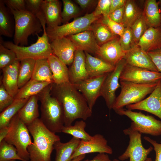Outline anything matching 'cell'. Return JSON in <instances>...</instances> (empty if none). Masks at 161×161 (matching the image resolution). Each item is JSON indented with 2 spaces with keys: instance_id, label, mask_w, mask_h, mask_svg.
Masks as SVG:
<instances>
[{
  "instance_id": "cell-13",
  "label": "cell",
  "mask_w": 161,
  "mask_h": 161,
  "mask_svg": "<svg viewBox=\"0 0 161 161\" xmlns=\"http://www.w3.org/2000/svg\"><path fill=\"white\" fill-rule=\"evenodd\" d=\"M108 73L88 78L73 84L83 95L90 109L92 108L100 96L102 87Z\"/></svg>"
},
{
  "instance_id": "cell-12",
  "label": "cell",
  "mask_w": 161,
  "mask_h": 161,
  "mask_svg": "<svg viewBox=\"0 0 161 161\" xmlns=\"http://www.w3.org/2000/svg\"><path fill=\"white\" fill-rule=\"evenodd\" d=\"M161 79V73L126 64L121 72L120 81L137 84L157 82Z\"/></svg>"
},
{
  "instance_id": "cell-56",
  "label": "cell",
  "mask_w": 161,
  "mask_h": 161,
  "mask_svg": "<svg viewBox=\"0 0 161 161\" xmlns=\"http://www.w3.org/2000/svg\"><path fill=\"white\" fill-rule=\"evenodd\" d=\"M145 161H154L150 158H147Z\"/></svg>"
},
{
  "instance_id": "cell-27",
  "label": "cell",
  "mask_w": 161,
  "mask_h": 161,
  "mask_svg": "<svg viewBox=\"0 0 161 161\" xmlns=\"http://www.w3.org/2000/svg\"><path fill=\"white\" fill-rule=\"evenodd\" d=\"M81 140L73 137L69 141L63 143L56 142L54 145L56 151L55 161H72V156Z\"/></svg>"
},
{
  "instance_id": "cell-8",
  "label": "cell",
  "mask_w": 161,
  "mask_h": 161,
  "mask_svg": "<svg viewBox=\"0 0 161 161\" xmlns=\"http://www.w3.org/2000/svg\"><path fill=\"white\" fill-rule=\"evenodd\" d=\"M100 17L95 15L93 12L83 16L75 18L72 22L53 28L46 27L49 41L67 37L90 30L91 25Z\"/></svg>"
},
{
  "instance_id": "cell-3",
  "label": "cell",
  "mask_w": 161,
  "mask_h": 161,
  "mask_svg": "<svg viewBox=\"0 0 161 161\" xmlns=\"http://www.w3.org/2000/svg\"><path fill=\"white\" fill-rule=\"evenodd\" d=\"M51 84L38 95L41 103L40 119L46 127L55 133L61 132L64 125V112L61 104L50 93Z\"/></svg>"
},
{
  "instance_id": "cell-46",
  "label": "cell",
  "mask_w": 161,
  "mask_h": 161,
  "mask_svg": "<svg viewBox=\"0 0 161 161\" xmlns=\"http://www.w3.org/2000/svg\"><path fill=\"white\" fill-rule=\"evenodd\" d=\"M3 1L10 10L18 11L26 10L25 0H3Z\"/></svg>"
},
{
  "instance_id": "cell-49",
  "label": "cell",
  "mask_w": 161,
  "mask_h": 161,
  "mask_svg": "<svg viewBox=\"0 0 161 161\" xmlns=\"http://www.w3.org/2000/svg\"><path fill=\"white\" fill-rule=\"evenodd\" d=\"M124 6L110 12L108 16L114 21L119 24H122L124 11Z\"/></svg>"
},
{
  "instance_id": "cell-44",
  "label": "cell",
  "mask_w": 161,
  "mask_h": 161,
  "mask_svg": "<svg viewBox=\"0 0 161 161\" xmlns=\"http://www.w3.org/2000/svg\"><path fill=\"white\" fill-rule=\"evenodd\" d=\"M14 99L8 93L2 83L0 86V111L2 112L10 105Z\"/></svg>"
},
{
  "instance_id": "cell-57",
  "label": "cell",
  "mask_w": 161,
  "mask_h": 161,
  "mask_svg": "<svg viewBox=\"0 0 161 161\" xmlns=\"http://www.w3.org/2000/svg\"><path fill=\"white\" fill-rule=\"evenodd\" d=\"M112 161H120V160H119V159H114L112 160ZM123 161H128L127 160H125Z\"/></svg>"
},
{
  "instance_id": "cell-52",
  "label": "cell",
  "mask_w": 161,
  "mask_h": 161,
  "mask_svg": "<svg viewBox=\"0 0 161 161\" xmlns=\"http://www.w3.org/2000/svg\"><path fill=\"white\" fill-rule=\"evenodd\" d=\"M79 161H112V160H110L107 154L102 153L98 154L91 160L87 159Z\"/></svg>"
},
{
  "instance_id": "cell-23",
  "label": "cell",
  "mask_w": 161,
  "mask_h": 161,
  "mask_svg": "<svg viewBox=\"0 0 161 161\" xmlns=\"http://www.w3.org/2000/svg\"><path fill=\"white\" fill-rule=\"evenodd\" d=\"M47 27L59 26L62 22L61 3L58 0H43L42 4Z\"/></svg>"
},
{
  "instance_id": "cell-24",
  "label": "cell",
  "mask_w": 161,
  "mask_h": 161,
  "mask_svg": "<svg viewBox=\"0 0 161 161\" xmlns=\"http://www.w3.org/2000/svg\"><path fill=\"white\" fill-rule=\"evenodd\" d=\"M137 45L147 52L161 47V27H148Z\"/></svg>"
},
{
  "instance_id": "cell-30",
  "label": "cell",
  "mask_w": 161,
  "mask_h": 161,
  "mask_svg": "<svg viewBox=\"0 0 161 161\" xmlns=\"http://www.w3.org/2000/svg\"><path fill=\"white\" fill-rule=\"evenodd\" d=\"M31 80L54 83L52 73L47 58L35 60Z\"/></svg>"
},
{
  "instance_id": "cell-1",
  "label": "cell",
  "mask_w": 161,
  "mask_h": 161,
  "mask_svg": "<svg viewBox=\"0 0 161 161\" xmlns=\"http://www.w3.org/2000/svg\"><path fill=\"white\" fill-rule=\"evenodd\" d=\"M50 93L61 104L64 112L65 126L78 119L86 120L92 114L85 98L70 82L51 84Z\"/></svg>"
},
{
  "instance_id": "cell-32",
  "label": "cell",
  "mask_w": 161,
  "mask_h": 161,
  "mask_svg": "<svg viewBox=\"0 0 161 161\" xmlns=\"http://www.w3.org/2000/svg\"><path fill=\"white\" fill-rule=\"evenodd\" d=\"M51 84L47 82H39L31 79L19 89L14 99H25L38 95L44 88Z\"/></svg>"
},
{
  "instance_id": "cell-37",
  "label": "cell",
  "mask_w": 161,
  "mask_h": 161,
  "mask_svg": "<svg viewBox=\"0 0 161 161\" xmlns=\"http://www.w3.org/2000/svg\"><path fill=\"white\" fill-rule=\"evenodd\" d=\"M43 0H25L26 10L35 16L40 21L43 30H46V20L43 10Z\"/></svg>"
},
{
  "instance_id": "cell-41",
  "label": "cell",
  "mask_w": 161,
  "mask_h": 161,
  "mask_svg": "<svg viewBox=\"0 0 161 161\" xmlns=\"http://www.w3.org/2000/svg\"><path fill=\"white\" fill-rule=\"evenodd\" d=\"M17 60L16 55L13 50L0 43V68L2 69Z\"/></svg>"
},
{
  "instance_id": "cell-16",
  "label": "cell",
  "mask_w": 161,
  "mask_h": 161,
  "mask_svg": "<svg viewBox=\"0 0 161 161\" xmlns=\"http://www.w3.org/2000/svg\"><path fill=\"white\" fill-rule=\"evenodd\" d=\"M126 52L121 47L120 37H117L100 46L96 55L97 57L115 66L123 59Z\"/></svg>"
},
{
  "instance_id": "cell-18",
  "label": "cell",
  "mask_w": 161,
  "mask_h": 161,
  "mask_svg": "<svg viewBox=\"0 0 161 161\" xmlns=\"http://www.w3.org/2000/svg\"><path fill=\"white\" fill-rule=\"evenodd\" d=\"M123 58L129 65L159 72L148 53L137 45L126 52Z\"/></svg>"
},
{
  "instance_id": "cell-42",
  "label": "cell",
  "mask_w": 161,
  "mask_h": 161,
  "mask_svg": "<svg viewBox=\"0 0 161 161\" xmlns=\"http://www.w3.org/2000/svg\"><path fill=\"white\" fill-rule=\"evenodd\" d=\"M120 43L122 48L126 52L137 45L134 41L131 27L125 28L122 35L120 37Z\"/></svg>"
},
{
  "instance_id": "cell-5",
  "label": "cell",
  "mask_w": 161,
  "mask_h": 161,
  "mask_svg": "<svg viewBox=\"0 0 161 161\" xmlns=\"http://www.w3.org/2000/svg\"><path fill=\"white\" fill-rule=\"evenodd\" d=\"M43 31L42 36L37 35L36 41L30 46H21L11 41H4L1 39L0 42L5 47L14 52L17 59L20 61L26 59L36 60L47 58L53 54L46 30Z\"/></svg>"
},
{
  "instance_id": "cell-58",
  "label": "cell",
  "mask_w": 161,
  "mask_h": 161,
  "mask_svg": "<svg viewBox=\"0 0 161 161\" xmlns=\"http://www.w3.org/2000/svg\"><path fill=\"white\" fill-rule=\"evenodd\" d=\"M10 161H16V160H11Z\"/></svg>"
},
{
  "instance_id": "cell-47",
  "label": "cell",
  "mask_w": 161,
  "mask_h": 161,
  "mask_svg": "<svg viewBox=\"0 0 161 161\" xmlns=\"http://www.w3.org/2000/svg\"><path fill=\"white\" fill-rule=\"evenodd\" d=\"M147 53L159 72L161 73V47Z\"/></svg>"
},
{
  "instance_id": "cell-26",
  "label": "cell",
  "mask_w": 161,
  "mask_h": 161,
  "mask_svg": "<svg viewBox=\"0 0 161 161\" xmlns=\"http://www.w3.org/2000/svg\"><path fill=\"white\" fill-rule=\"evenodd\" d=\"M47 59L52 73L54 83L59 84L69 82V69L66 65L54 54Z\"/></svg>"
},
{
  "instance_id": "cell-6",
  "label": "cell",
  "mask_w": 161,
  "mask_h": 161,
  "mask_svg": "<svg viewBox=\"0 0 161 161\" xmlns=\"http://www.w3.org/2000/svg\"><path fill=\"white\" fill-rule=\"evenodd\" d=\"M8 126V132L4 140L16 148L22 161H29L27 148L32 142L27 126L19 118L18 113L12 119Z\"/></svg>"
},
{
  "instance_id": "cell-35",
  "label": "cell",
  "mask_w": 161,
  "mask_h": 161,
  "mask_svg": "<svg viewBox=\"0 0 161 161\" xmlns=\"http://www.w3.org/2000/svg\"><path fill=\"white\" fill-rule=\"evenodd\" d=\"M35 62V60L32 59H24L20 61L18 77L19 89L31 80Z\"/></svg>"
},
{
  "instance_id": "cell-54",
  "label": "cell",
  "mask_w": 161,
  "mask_h": 161,
  "mask_svg": "<svg viewBox=\"0 0 161 161\" xmlns=\"http://www.w3.org/2000/svg\"><path fill=\"white\" fill-rule=\"evenodd\" d=\"M86 156V154H83L78 156L72 160V161H79L83 160Z\"/></svg>"
},
{
  "instance_id": "cell-2",
  "label": "cell",
  "mask_w": 161,
  "mask_h": 161,
  "mask_svg": "<svg viewBox=\"0 0 161 161\" xmlns=\"http://www.w3.org/2000/svg\"><path fill=\"white\" fill-rule=\"evenodd\" d=\"M33 139L32 143L27 148L30 161H51L54 145L60 140V137L48 129L38 118L27 125Z\"/></svg>"
},
{
  "instance_id": "cell-50",
  "label": "cell",
  "mask_w": 161,
  "mask_h": 161,
  "mask_svg": "<svg viewBox=\"0 0 161 161\" xmlns=\"http://www.w3.org/2000/svg\"><path fill=\"white\" fill-rule=\"evenodd\" d=\"M74 1L83 10L90 7L97 2L96 0H75Z\"/></svg>"
},
{
  "instance_id": "cell-29",
  "label": "cell",
  "mask_w": 161,
  "mask_h": 161,
  "mask_svg": "<svg viewBox=\"0 0 161 161\" xmlns=\"http://www.w3.org/2000/svg\"><path fill=\"white\" fill-rule=\"evenodd\" d=\"M143 14L148 28L160 27L161 16L158 3L156 0L145 1Z\"/></svg>"
},
{
  "instance_id": "cell-21",
  "label": "cell",
  "mask_w": 161,
  "mask_h": 161,
  "mask_svg": "<svg viewBox=\"0 0 161 161\" xmlns=\"http://www.w3.org/2000/svg\"><path fill=\"white\" fill-rule=\"evenodd\" d=\"M20 61L17 60L11 64L3 68L1 83L6 90L14 98L19 89L18 77Z\"/></svg>"
},
{
  "instance_id": "cell-25",
  "label": "cell",
  "mask_w": 161,
  "mask_h": 161,
  "mask_svg": "<svg viewBox=\"0 0 161 161\" xmlns=\"http://www.w3.org/2000/svg\"><path fill=\"white\" fill-rule=\"evenodd\" d=\"M15 29L14 16L3 0H0V35L11 38L13 36Z\"/></svg>"
},
{
  "instance_id": "cell-10",
  "label": "cell",
  "mask_w": 161,
  "mask_h": 161,
  "mask_svg": "<svg viewBox=\"0 0 161 161\" xmlns=\"http://www.w3.org/2000/svg\"><path fill=\"white\" fill-rule=\"evenodd\" d=\"M129 138V144L124 152L118 157L121 161L129 159V161H145L154 148L151 146L145 148L141 141V133L131 127L123 130Z\"/></svg>"
},
{
  "instance_id": "cell-55",
  "label": "cell",
  "mask_w": 161,
  "mask_h": 161,
  "mask_svg": "<svg viewBox=\"0 0 161 161\" xmlns=\"http://www.w3.org/2000/svg\"><path fill=\"white\" fill-rule=\"evenodd\" d=\"M158 3L159 11H160V16H161V23H160V27H161V0H159L158 1Z\"/></svg>"
},
{
  "instance_id": "cell-7",
  "label": "cell",
  "mask_w": 161,
  "mask_h": 161,
  "mask_svg": "<svg viewBox=\"0 0 161 161\" xmlns=\"http://www.w3.org/2000/svg\"><path fill=\"white\" fill-rule=\"evenodd\" d=\"M157 82L137 84L126 81H120L121 91L116 98L112 109L115 111L123 108L125 106L142 100L147 95L153 92Z\"/></svg>"
},
{
  "instance_id": "cell-15",
  "label": "cell",
  "mask_w": 161,
  "mask_h": 161,
  "mask_svg": "<svg viewBox=\"0 0 161 161\" xmlns=\"http://www.w3.org/2000/svg\"><path fill=\"white\" fill-rule=\"evenodd\" d=\"M126 107L129 110L136 109L149 112L161 120V79L158 82L155 89L147 98Z\"/></svg>"
},
{
  "instance_id": "cell-9",
  "label": "cell",
  "mask_w": 161,
  "mask_h": 161,
  "mask_svg": "<svg viewBox=\"0 0 161 161\" xmlns=\"http://www.w3.org/2000/svg\"><path fill=\"white\" fill-rule=\"evenodd\" d=\"M115 112L119 115L126 116L130 119L132 121L130 127L141 133L154 136L161 135V121L152 116L123 108Z\"/></svg>"
},
{
  "instance_id": "cell-17",
  "label": "cell",
  "mask_w": 161,
  "mask_h": 161,
  "mask_svg": "<svg viewBox=\"0 0 161 161\" xmlns=\"http://www.w3.org/2000/svg\"><path fill=\"white\" fill-rule=\"evenodd\" d=\"M50 44L54 55L66 65L72 64L77 49L68 37L55 39L52 41Z\"/></svg>"
},
{
  "instance_id": "cell-48",
  "label": "cell",
  "mask_w": 161,
  "mask_h": 161,
  "mask_svg": "<svg viewBox=\"0 0 161 161\" xmlns=\"http://www.w3.org/2000/svg\"><path fill=\"white\" fill-rule=\"evenodd\" d=\"M143 139L153 146L156 155L155 161H161V143H157L148 137L145 136Z\"/></svg>"
},
{
  "instance_id": "cell-45",
  "label": "cell",
  "mask_w": 161,
  "mask_h": 161,
  "mask_svg": "<svg viewBox=\"0 0 161 161\" xmlns=\"http://www.w3.org/2000/svg\"><path fill=\"white\" fill-rule=\"evenodd\" d=\"M111 0H99L97 1V7L93 12L95 16H109L110 13Z\"/></svg>"
},
{
  "instance_id": "cell-53",
  "label": "cell",
  "mask_w": 161,
  "mask_h": 161,
  "mask_svg": "<svg viewBox=\"0 0 161 161\" xmlns=\"http://www.w3.org/2000/svg\"><path fill=\"white\" fill-rule=\"evenodd\" d=\"M9 129L8 126L0 128V143L4 140L7 136Z\"/></svg>"
},
{
  "instance_id": "cell-40",
  "label": "cell",
  "mask_w": 161,
  "mask_h": 161,
  "mask_svg": "<svg viewBox=\"0 0 161 161\" xmlns=\"http://www.w3.org/2000/svg\"><path fill=\"white\" fill-rule=\"evenodd\" d=\"M131 27L134 41L137 45L140 39L148 28L143 14Z\"/></svg>"
},
{
  "instance_id": "cell-36",
  "label": "cell",
  "mask_w": 161,
  "mask_h": 161,
  "mask_svg": "<svg viewBox=\"0 0 161 161\" xmlns=\"http://www.w3.org/2000/svg\"><path fill=\"white\" fill-rule=\"evenodd\" d=\"M86 123L83 120L76 121L73 125L64 126L61 132L72 135L73 137L83 141L90 140L92 136L87 133L85 129Z\"/></svg>"
},
{
  "instance_id": "cell-39",
  "label": "cell",
  "mask_w": 161,
  "mask_h": 161,
  "mask_svg": "<svg viewBox=\"0 0 161 161\" xmlns=\"http://www.w3.org/2000/svg\"><path fill=\"white\" fill-rule=\"evenodd\" d=\"M63 10L61 12L62 22L64 24L68 23L73 18H76L80 13L78 7L70 0H63Z\"/></svg>"
},
{
  "instance_id": "cell-4",
  "label": "cell",
  "mask_w": 161,
  "mask_h": 161,
  "mask_svg": "<svg viewBox=\"0 0 161 161\" xmlns=\"http://www.w3.org/2000/svg\"><path fill=\"white\" fill-rule=\"evenodd\" d=\"M14 17L15 29L14 43L24 46L28 44V38L31 35H38L43 30L40 21L27 10L18 11L10 10Z\"/></svg>"
},
{
  "instance_id": "cell-33",
  "label": "cell",
  "mask_w": 161,
  "mask_h": 161,
  "mask_svg": "<svg viewBox=\"0 0 161 161\" xmlns=\"http://www.w3.org/2000/svg\"><path fill=\"white\" fill-rule=\"evenodd\" d=\"M29 98L14 99L10 105L1 112L0 128L9 125L13 117L25 104Z\"/></svg>"
},
{
  "instance_id": "cell-43",
  "label": "cell",
  "mask_w": 161,
  "mask_h": 161,
  "mask_svg": "<svg viewBox=\"0 0 161 161\" xmlns=\"http://www.w3.org/2000/svg\"><path fill=\"white\" fill-rule=\"evenodd\" d=\"M100 20L114 34L120 37L122 36L125 28L123 24L114 21L107 16H102Z\"/></svg>"
},
{
  "instance_id": "cell-14",
  "label": "cell",
  "mask_w": 161,
  "mask_h": 161,
  "mask_svg": "<svg viewBox=\"0 0 161 161\" xmlns=\"http://www.w3.org/2000/svg\"><path fill=\"white\" fill-rule=\"evenodd\" d=\"M97 152L110 154L113 153L112 149L108 144L107 140L103 135L98 134L92 136L89 141L81 140L71 159L72 160L81 155Z\"/></svg>"
},
{
  "instance_id": "cell-28",
  "label": "cell",
  "mask_w": 161,
  "mask_h": 161,
  "mask_svg": "<svg viewBox=\"0 0 161 161\" xmlns=\"http://www.w3.org/2000/svg\"><path fill=\"white\" fill-rule=\"evenodd\" d=\"M38 95L30 97L18 112L19 117L27 126L38 118Z\"/></svg>"
},
{
  "instance_id": "cell-11",
  "label": "cell",
  "mask_w": 161,
  "mask_h": 161,
  "mask_svg": "<svg viewBox=\"0 0 161 161\" xmlns=\"http://www.w3.org/2000/svg\"><path fill=\"white\" fill-rule=\"evenodd\" d=\"M126 64L124 58L120 61L115 66L114 69L108 74L103 85L100 96L104 99L109 110L113 109L116 100L115 92L120 87L119 80L121 72Z\"/></svg>"
},
{
  "instance_id": "cell-20",
  "label": "cell",
  "mask_w": 161,
  "mask_h": 161,
  "mask_svg": "<svg viewBox=\"0 0 161 161\" xmlns=\"http://www.w3.org/2000/svg\"><path fill=\"white\" fill-rule=\"evenodd\" d=\"M72 41L77 50L96 54L100 46L97 44L92 31L87 30L67 36Z\"/></svg>"
},
{
  "instance_id": "cell-59",
  "label": "cell",
  "mask_w": 161,
  "mask_h": 161,
  "mask_svg": "<svg viewBox=\"0 0 161 161\" xmlns=\"http://www.w3.org/2000/svg\"><path fill=\"white\" fill-rule=\"evenodd\" d=\"M160 143H161V141H160Z\"/></svg>"
},
{
  "instance_id": "cell-34",
  "label": "cell",
  "mask_w": 161,
  "mask_h": 161,
  "mask_svg": "<svg viewBox=\"0 0 161 161\" xmlns=\"http://www.w3.org/2000/svg\"><path fill=\"white\" fill-rule=\"evenodd\" d=\"M142 11L134 0H127L124 6L122 24L124 27H131L143 14Z\"/></svg>"
},
{
  "instance_id": "cell-51",
  "label": "cell",
  "mask_w": 161,
  "mask_h": 161,
  "mask_svg": "<svg viewBox=\"0 0 161 161\" xmlns=\"http://www.w3.org/2000/svg\"><path fill=\"white\" fill-rule=\"evenodd\" d=\"M126 1L127 0H111L110 13L124 6Z\"/></svg>"
},
{
  "instance_id": "cell-22",
  "label": "cell",
  "mask_w": 161,
  "mask_h": 161,
  "mask_svg": "<svg viewBox=\"0 0 161 161\" xmlns=\"http://www.w3.org/2000/svg\"><path fill=\"white\" fill-rule=\"evenodd\" d=\"M85 53L86 67L89 77L108 73L114 69L115 66L98 57H94L87 52Z\"/></svg>"
},
{
  "instance_id": "cell-38",
  "label": "cell",
  "mask_w": 161,
  "mask_h": 161,
  "mask_svg": "<svg viewBox=\"0 0 161 161\" xmlns=\"http://www.w3.org/2000/svg\"><path fill=\"white\" fill-rule=\"evenodd\" d=\"M18 160L22 161L19 156L16 148L4 140L0 143V161Z\"/></svg>"
},
{
  "instance_id": "cell-31",
  "label": "cell",
  "mask_w": 161,
  "mask_h": 161,
  "mask_svg": "<svg viewBox=\"0 0 161 161\" xmlns=\"http://www.w3.org/2000/svg\"><path fill=\"white\" fill-rule=\"evenodd\" d=\"M98 20L92 24L90 30L92 31L97 44L100 46L117 37L118 36L114 34L100 20Z\"/></svg>"
},
{
  "instance_id": "cell-19",
  "label": "cell",
  "mask_w": 161,
  "mask_h": 161,
  "mask_svg": "<svg viewBox=\"0 0 161 161\" xmlns=\"http://www.w3.org/2000/svg\"><path fill=\"white\" fill-rule=\"evenodd\" d=\"M86 55L84 51L76 50L73 62L69 69V82L74 84L86 80L89 77L86 67Z\"/></svg>"
}]
</instances>
